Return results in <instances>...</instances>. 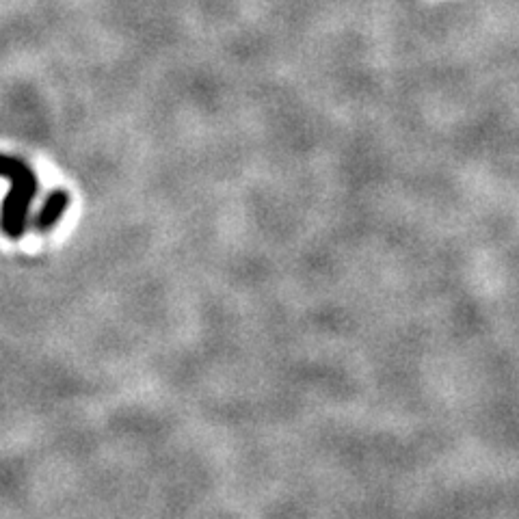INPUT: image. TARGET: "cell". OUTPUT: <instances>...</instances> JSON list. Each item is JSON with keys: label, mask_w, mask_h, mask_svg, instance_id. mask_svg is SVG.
I'll list each match as a JSON object with an SVG mask.
<instances>
[{"label": "cell", "mask_w": 519, "mask_h": 519, "mask_svg": "<svg viewBox=\"0 0 519 519\" xmlns=\"http://www.w3.org/2000/svg\"><path fill=\"white\" fill-rule=\"evenodd\" d=\"M0 176L11 180V191L0 208V230L11 241H18L26 232L31 202L37 195V178L29 165L13 156H0Z\"/></svg>", "instance_id": "obj_1"}, {"label": "cell", "mask_w": 519, "mask_h": 519, "mask_svg": "<svg viewBox=\"0 0 519 519\" xmlns=\"http://www.w3.org/2000/svg\"><path fill=\"white\" fill-rule=\"evenodd\" d=\"M70 193L65 191V189H57V191H52L50 195H48V199L44 202V206L39 208V212H37V217H35V230L37 232H50V230H55L57 228V223H59V219L63 217V212L68 210V206H70Z\"/></svg>", "instance_id": "obj_2"}]
</instances>
